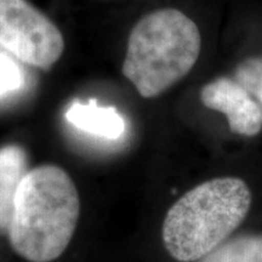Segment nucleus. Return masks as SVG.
Instances as JSON below:
<instances>
[{"label":"nucleus","instance_id":"f257e3e1","mask_svg":"<svg viewBox=\"0 0 262 262\" xmlns=\"http://www.w3.org/2000/svg\"><path fill=\"white\" fill-rule=\"evenodd\" d=\"M80 199L71 176L57 165L29 170L16 193L10 243L29 262H51L64 253L77 228Z\"/></svg>","mask_w":262,"mask_h":262},{"label":"nucleus","instance_id":"f03ea898","mask_svg":"<svg viewBox=\"0 0 262 262\" xmlns=\"http://www.w3.org/2000/svg\"><path fill=\"white\" fill-rule=\"evenodd\" d=\"M253 195L238 178H217L195 186L173 203L163 222V243L179 262L204 256L243 224Z\"/></svg>","mask_w":262,"mask_h":262},{"label":"nucleus","instance_id":"7ed1b4c3","mask_svg":"<svg viewBox=\"0 0 262 262\" xmlns=\"http://www.w3.org/2000/svg\"><path fill=\"white\" fill-rule=\"evenodd\" d=\"M201 48L199 29L183 12H150L131 29L123 74L141 96L156 97L191 72Z\"/></svg>","mask_w":262,"mask_h":262},{"label":"nucleus","instance_id":"20e7f679","mask_svg":"<svg viewBox=\"0 0 262 262\" xmlns=\"http://www.w3.org/2000/svg\"><path fill=\"white\" fill-rule=\"evenodd\" d=\"M0 48L47 70L60 60L64 40L60 29L27 0H0Z\"/></svg>","mask_w":262,"mask_h":262},{"label":"nucleus","instance_id":"39448f33","mask_svg":"<svg viewBox=\"0 0 262 262\" xmlns=\"http://www.w3.org/2000/svg\"><path fill=\"white\" fill-rule=\"evenodd\" d=\"M205 107L224 113L229 130L235 135L254 137L262 130V108L233 78L221 77L201 90Z\"/></svg>","mask_w":262,"mask_h":262},{"label":"nucleus","instance_id":"423d86ee","mask_svg":"<svg viewBox=\"0 0 262 262\" xmlns=\"http://www.w3.org/2000/svg\"><path fill=\"white\" fill-rule=\"evenodd\" d=\"M66 119L78 130L106 140H117L125 131V120L114 107H100L95 100L74 102L66 112Z\"/></svg>","mask_w":262,"mask_h":262},{"label":"nucleus","instance_id":"0eeeda50","mask_svg":"<svg viewBox=\"0 0 262 262\" xmlns=\"http://www.w3.org/2000/svg\"><path fill=\"white\" fill-rule=\"evenodd\" d=\"M27 173V157L18 146L0 149V229H9L19 183Z\"/></svg>","mask_w":262,"mask_h":262},{"label":"nucleus","instance_id":"6e6552de","mask_svg":"<svg viewBox=\"0 0 262 262\" xmlns=\"http://www.w3.org/2000/svg\"><path fill=\"white\" fill-rule=\"evenodd\" d=\"M195 262H262V232L229 237Z\"/></svg>","mask_w":262,"mask_h":262},{"label":"nucleus","instance_id":"1a4fd4ad","mask_svg":"<svg viewBox=\"0 0 262 262\" xmlns=\"http://www.w3.org/2000/svg\"><path fill=\"white\" fill-rule=\"evenodd\" d=\"M233 79L242 85L262 108V55L242 61L235 67Z\"/></svg>","mask_w":262,"mask_h":262},{"label":"nucleus","instance_id":"9d476101","mask_svg":"<svg viewBox=\"0 0 262 262\" xmlns=\"http://www.w3.org/2000/svg\"><path fill=\"white\" fill-rule=\"evenodd\" d=\"M24 85V71L14 58L0 51V100L17 93Z\"/></svg>","mask_w":262,"mask_h":262}]
</instances>
